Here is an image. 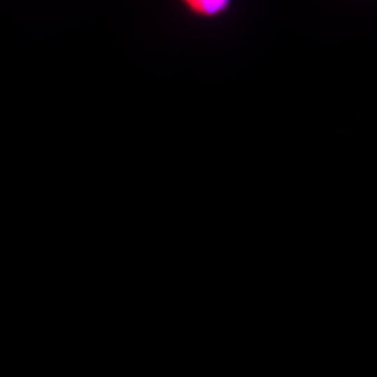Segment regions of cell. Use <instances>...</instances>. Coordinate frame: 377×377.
<instances>
[{
  "label": "cell",
  "instance_id": "1",
  "mask_svg": "<svg viewBox=\"0 0 377 377\" xmlns=\"http://www.w3.org/2000/svg\"><path fill=\"white\" fill-rule=\"evenodd\" d=\"M191 14L201 18H216L225 13L232 0H179Z\"/></svg>",
  "mask_w": 377,
  "mask_h": 377
}]
</instances>
